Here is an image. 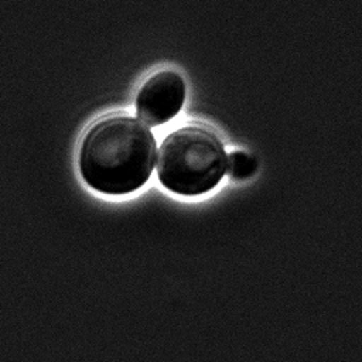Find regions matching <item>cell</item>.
I'll use <instances>...</instances> for the list:
<instances>
[{
  "instance_id": "cell-1",
  "label": "cell",
  "mask_w": 362,
  "mask_h": 362,
  "mask_svg": "<svg viewBox=\"0 0 362 362\" xmlns=\"http://www.w3.org/2000/svg\"><path fill=\"white\" fill-rule=\"evenodd\" d=\"M156 139L141 120L112 115L95 122L79 147V171L93 189L130 194L146 184L156 163Z\"/></svg>"
},
{
  "instance_id": "cell-4",
  "label": "cell",
  "mask_w": 362,
  "mask_h": 362,
  "mask_svg": "<svg viewBox=\"0 0 362 362\" xmlns=\"http://www.w3.org/2000/svg\"><path fill=\"white\" fill-rule=\"evenodd\" d=\"M256 171V161L245 151H232L228 156L226 173L233 180H245Z\"/></svg>"
},
{
  "instance_id": "cell-3",
  "label": "cell",
  "mask_w": 362,
  "mask_h": 362,
  "mask_svg": "<svg viewBox=\"0 0 362 362\" xmlns=\"http://www.w3.org/2000/svg\"><path fill=\"white\" fill-rule=\"evenodd\" d=\"M185 83L174 71H160L151 75L136 98L139 119L147 126H160L171 120L182 107Z\"/></svg>"
},
{
  "instance_id": "cell-2",
  "label": "cell",
  "mask_w": 362,
  "mask_h": 362,
  "mask_svg": "<svg viewBox=\"0 0 362 362\" xmlns=\"http://www.w3.org/2000/svg\"><path fill=\"white\" fill-rule=\"evenodd\" d=\"M156 161L158 180L167 189L194 197L219 184L226 173L228 156L211 129L188 124L164 137Z\"/></svg>"
}]
</instances>
